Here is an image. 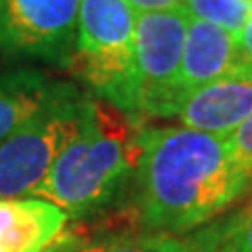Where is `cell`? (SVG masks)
<instances>
[{"label":"cell","instance_id":"cell-1","mask_svg":"<svg viewBox=\"0 0 252 252\" xmlns=\"http://www.w3.org/2000/svg\"><path fill=\"white\" fill-rule=\"evenodd\" d=\"M135 212L149 233H185L240 198L252 172L229 139L187 126L141 128Z\"/></svg>","mask_w":252,"mask_h":252},{"label":"cell","instance_id":"cell-2","mask_svg":"<svg viewBox=\"0 0 252 252\" xmlns=\"http://www.w3.org/2000/svg\"><path fill=\"white\" fill-rule=\"evenodd\" d=\"M141 128L139 116L103 99H84L76 137L32 195L53 202L67 219H89L105 210L135 175Z\"/></svg>","mask_w":252,"mask_h":252},{"label":"cell","instance_id":"cell-3","mask_svg":"<svg viewBox=\"0 0 252 252\" xmlns=\"http://www.w3.org/2000/svg\"><path fill=\"white\" fill-rule=\"evenodd\" d=\"M135 13L126 0H80L67 67L103 101L139 116Z\"/></svg>","mask_w":252,"mask_h":252},{"label":"cell","instance_id":"cell-4","mask_svg":"<svg viewBox=\"0 0 252 252\" xmlns=\"http://www.w3.org/2000/svg\"><path fill=\"white\" fill-rule=\"evenodd\" d=\"M82 105L84 99L72 86L61 84L30 122L0 141V200L32 195L57 156L76 137Z\"/></svg>","mask_w":252,"mask_h":252},{"label":"cell","instance_id":"cell-5","mask_svg":"<svg viewBox=\"0 0 252 252\" xmlns=\"http://www.w3.org/2000/svg\"><path fill=\"white\" fill-rule=\"evenodd\" d=\"M191 15L185 4L139 13L135 21V63L139 114L170 118L183 103L181 59Z\"/></svg>","mask_w":252,"mask_h":252},{"label":"cell","instance_id":"cell-6","mask_svg":"<svg viewBox=\"0 0 252 252\" xmlns=\"http://www.w3.org/2000/svg\"><path fill=\"white\" fill-rule=\"evenodd\" d=\"M80 0H0V57L67 65L78 34Z\"/></svg>","mask_w":252,"mask_h":252},{"label":"cell","instance_id":"cell-7","mask_svg":"<svg viewBox=\"0 0 252 252\" xmlns=\"http://www.w3.org/2000/svg\"><path fill=\"white\" fill-rule=\"evenodd\" d=\"M231 76H252V69L242 59L238 34L217 23L191 17L181 59L183 99L204 84Z\"/></svg>","mask_w":252,"mask_h":252},{"label":"cell","instance_id":"cell-8","mask_svg":"<svg viewBox=\"0 0 252 252\" xmlns=\"http://www.w3.org/2000/svg\"><path fill=\"white\" fill-rule=\"evenodd\" d=\"M252 116V76L220 78L187 94L177 118L183 126L215 137H229Z\"/></svg>","mask_w":252,"mask_h":252},{"label":"cell","instance_id":"cell-9","mask_svg":"<svg viewBox=\"0 0 252 252\" xmlns=\"http://www.w3.org/2000/svg\"><path fill=\"white\" fill-rule=\"evenodd\" d=\"M67 215L34 195L0 200V250L42 252L63 233Z\"/></svg>","mask_w":252,"mask_h":252},{"label":"cell","instance_id":"cell-10","mask_svg":"<svg viewBox=\"0 0 252 252\" xmlns=\"http://www.w3.org/2000/svg\"><path fill=\"white\" fill-rule=\"evenodd\" d=\"M61 89L38 69L0 74V141L30 122Z\"/></svg>","mask_w":252,"mask_h":252},{"label":"cell","instance_id":"cell-11","mask_svg":"<svg viewBox=\"0 0 252 252\" xmlns=\"http://www.w3.org/2000/svg\"><path fill=\"white\" fill-rule=\"evenodd\" d=\"M198 252H252V206L220 227L195 233Z\"/></svg>","mask_w":252,"mask_h":252},{"label":"cell","instance_id":"cell-12","mask_svg":"<svg viewBox=\"0 0 252 252\" xmlns=\"http://www.w3.org/2000/svg\"><path fill=\"white\" fill-rule=\"evenodd\" d=\"M183 4L191 17L217 23L233 34H240L252 15V0H183Z\"/></svg>","mask_w":252,"mask_h":252},{"label":"cell","instance_id":"cell-13","mask_svg":"<svg viewBox=\"0 0 252 252\" xmlns=\"http://www.w3.org/2000/svg\"><path fill=\"white\" fill-rule=\"evenodd\" d=\"M94 252H198L193 238H179L172 233H143L99 244Z\"/></svg>","mask_w":252,"mask_h":252},{"label":"cell","instance_id":"cell-14","mask_svg":"<svg viewBox=\"0 0 252 252\" xmlns=\"http://www.w3.org/2000/svg\"><path fill=\"white\" fill-rule=\"evenodd\" d=\"M227 139H229L231 152L238 158V162L252 172V116H248Z\"/></svg>","mask_w":252,"mask_h":252},{"label":"cell","instance_id":"cell-15","mask_svg":"<svg viewBox=\"0 0 252 252\" xmlns=\"http://www.w3.org/2000/svg\"><path fill=\"white\" fill-rule=\"evenodd\" d=\"M94 250H97V246L89 244L80 233H61L42 252H94Z\"/></svg>","mask_w":252,"mask_h":252},{"label":"cell","instance_id":"cell-16","mask_svg":"<svg viewBox=\"0 0 252 252\" xmlns=\"http://www.w3.org/2000/svg\"><path fill=\"white\" fill-rule=\"evenodd\" d=\"M132 9H137L141 13L147 11H168V9H177L183 4V0H126Z\"/></svg>","mask_w":252,"mask_h":252},{"label":"cell","instance_id":"cell-17","mask_svg":"<svg viewBox=\"0 0 252 252\" xmlns=\"http://www.w3.org/2000/svg\"><path fill=\"white\" fill-rule=\"evenodd\" d=\"M238 42H240V53L244 63L252 69V15L248 17V21L244 23L242 32L238 34Z\"/></svg>","mask_w":252,"mask_h":252},{"label":"cell","instance_id":"cell-18","mask_svg":"<svg viewBox=\"0 0 252 252\" xmlns=\"http://www.w3.org/2000/svg\"><path fill=\"white\" fill-rule=\"evenodd\" d=\"M0 252H2V250H0Z\"/></svg>","mask_w":252,"mask_h":252}]
</instances>
